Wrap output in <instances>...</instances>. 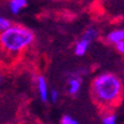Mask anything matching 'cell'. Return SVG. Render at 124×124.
<instances>
[{"instance_id":"obj_7","label":"cell","mask_w":124,"mask_h":124,"mask_svg":"<svg viewBox=\"0 0 124 124\" xmlns=\"http://www.w3.org/2000/svg\"><path fill=\"white\" fill-rule=\"evenodd\" d=\"M27 1L26 0H10L9 2V8L13 14H18L19 11L26 7Z\"/></svg>"},{"instance_id":"obj_3","label":"cell","mask_w":124,"mask_h":124,"mask_svg":"<svg viewBox=\"0 0 124 124\" xmlns=\"http://www.w3.org/2000/svg\"><path fill=\"white\" fill-rule=\"evenodd\" d=\"M82 86V79L81 76L78 75H71L68 78L67 82V91L71 96H76L81 90Z\"/></svg>"},{"instance_id":"obj_9","label":"cell","mask_w":124,"mask_h":124,"mask_svg":"<svg viewBox=\"0 0 124 124\" xmlns=\"http://www.w3.org/2000/svg\"><path fill=\"white\" fill-rule=\"evenodd\" d=\"M83 37H85L86 39H89L90 41H93L94 39L98 37V31L96 29H88V30L83 33Z\"/></svg>"},{"instance_id":"obj_1","label":"cell","mask_w":124,"mask_h":124,"mask_svg":"<svg viewBox=\"0 0 124 124\" xmlns=\"http://www.w3.org/2000/svg\"><path fill=\"white\" fill-rule=\"evenodd\" d=\"M122 90V81L113 73H101L92 81L93 97L101 105H114L120 100Z\"/></svg>"},{"instance_id":"obj_5","label":"cell","mask_w":124,"mask_h":124,"mask_svg":"<svg viewBox=\"0 0 124 124\" xmlns=\"http://www.w3.org/2000/svg\"><path fill=\"white\" fill-rule=\"evenodd\" d=\"M37 88H38V92H39V97L42 101H48V84H47V81H46L45 76H38L37 79Z\"/></svg>"},{"instance_id":"obj_6","label":"cell","mask_w":124,"mask_h":124,"mask_svg":"<svg viewBox=\"0 0 124 124\" xmlns=\"http://www.w3.org/2000/svg\"><path fill=\"white\" fill-rule=\"evenodd\" d=\"M124 39V30L123 29H115V30L110 31L107 34V41L109 43H117L120 41H123Z\"/></svg>"},{"instance_id":"obj_12","label":"cell","mask_w":124,"mask_h":124,"mask_svg":"<svg viewBox=\"0 0 124 124\" xmlns=\"http://www.w3.org/2000/svg\"><path fill=\"white\" fill-rule=\"evenodd\" d=\"M59 99V92L57 90H50L48 93V100L53 102H56Z\"/></svg>"},{"instance_id":"obj_13","label":"cell","mask_w":124,"mask_h":124,"mask_svg":"<svg viewBox=\"0 0 124 124\" xmlns=\"http://www.w3.org/2000/svg\"><path fill=\"white\" fill-rule=\"evenodd\" d=\"M115 48H116V50L120 54H124V42L120 41V42H117V43H115Z\"/></svg>"},{"instance_id":"obj_2","label":"cell","mask_w":124,"mask_h":124,"mask_svg":"<svg viewBox=\"0 0 124 124\" xmlns=\"http://www.w3.org/2000/svg\"><path fill=\"white\" fill-rule=\"evenodd\" d=\"M34 41V33L22 25H13L0 33L1 47L11 54L21 53Z\"/></svg>"},{"instance_id":"obj_11","label":"cell","mask_w":124,"mask_h":124,"mask_svg":"<svg viewBox=\"0 0 124 124\" xmlns=\"http://www.w3.org/2000/svg\"><path fill=\"white\" fill-rule=\"evenodd\" d=\"M60 124H80L75 118H73L70 115H64L62 117V121H60Z\"/></svg>"},{"instance_id":"obj_4","label":"cell","mask_w":124,"mask_h":124,"mask_svg":"<svg viewBox=\"0 0 124 124\" xmlns=\"http://www.w3.org/2000/svg\"><path fill=\"white\" fill-rule=\"evenodd\" d=\"M91 42L92 41H90L89 39H86L85 37L82 35L81 39L75 43V47H74V53H75L76 56H79V57L84 56L86 54V51L89 50V48H90Z\"/></svg>"},{"instance_id":"obj_10","label":"cell","mask_w":124,"mask_h":124,"mask_svg":"<svg viewBox=\"0 0 124 124\" xmlns=\"http://www.w3.org/2000/svg\"><path fill=\"white\" fill-rule=\"evenodd\" d=\"M10 25H11V22L9 21V19L6 18V17L0 16V33H1V32H4L5 30H7Z\"/></svg>"},{"instance_id":"obj_8","label":"cell","mask_w":124,"mask_h":124,"mask_svg":"<svg viewBox=\"0 0 124 124\" xmlns=\"http://www.w3.org/2000/svg\"><path fill=\"white\" fill-rule=\"evenodd\" d=\"M118 116L115 113H109L102 117V124H117Z\"/></svg>"},{"instance_id":"obj_14","label":"cell","mask_w":124,"mask_h":124,"mask_svg":"<svg viewBox=\"0 0 124 124\" xmlns=\"http://www.w3.org/2000/svg\"><path fill=\"white\" fill-rule=\"evenodd\" d=\"M1 81H2V75L0 74V84H1Z\"/></svg>"}]
</instances>
